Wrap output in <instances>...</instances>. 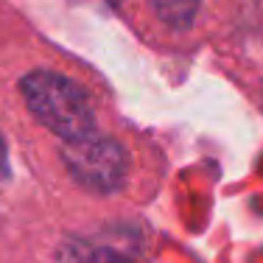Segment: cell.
I'll list each match as a JSON object with an SVG mask.
<instances>
[{"instance_id": "cell-1", "label": "cell", "mask_w": 263, "mask_h": 263, "mask_svg": "<svg viewBox=\"0 0 263 263\" xmlns=\"http://www.w3.org/2000/svg\"><path fill=\"white\" fill-rule=\"evenodd\" d=\"M23 98L40 123L67 140L92 135V109L84 92L59 73L34 70L20 81Z\"/></svg>"}, {"instance_id": "cell-2", "label": "cell", "mask_w": 263, "mask_h": 263, "mask_svg": "<svg viewBox=\"0 0 263 263\" xmlns=\"http://www.w3.org/2000/svg\"><path fill=\"white\" fill-rule=\"evenodd\" d=\"M62 154L73 179L96 193H112L126 179V152L109 137H98L96 132L81 140H67Z\"/></svg>"}, {"instance_id": "cell-3", "label": "cell", "mask_w": 263, "mask_h": 263, "mask_svg": "<svg viewBox=\"0 0 263 263\" xmlns=\"http://www.w3.org/2000/svg\"><path fill=\"white\" fill-rule=\"evenodd\" d=\"M62 263H140L129 243L118 241H70L62 249Z\"/></svg>"}, {"instance_id": "cell-4", "label": "cell", "mask_w": 263, "mask_h": 263, "mask_svg": "<svg viewBox=\"0 0 263 263\" xmlns=\"http://www.w3.org/2000/svg\"><path fill=\"white\" fill-rule=\"evenodd\" d=\"M199 6H202V0H154L160 20L171 28H187L196 17Z\"/></svg>"}, {"instance_id": "cell-5", "label": "cell", "mask_w": 263, "mask_h": 263, "mask_svg": "<svg viewBox=\"0 0 263 263\" xmlns=\"http://www.w3.org/2000/svg\"><path fill=\"white\" fill-rule=\"evenodd\" d=\"M6 162V146H3V137H0V168H3Z\"/></svg>"}]
</instances>
